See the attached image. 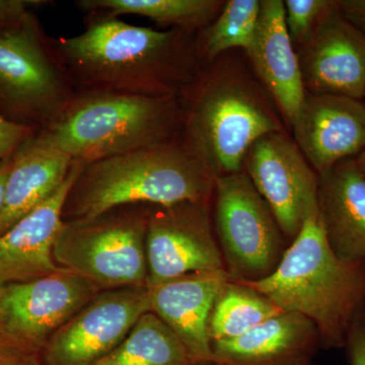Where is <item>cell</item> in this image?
<instances>
[{
  "mask_svg": "<svg viewBox=\"0 0 365 365\" xmlns=\"http://www.w3.org/2000/svg\"><path fill=\"white\" fill-rule=\"evenodd\" d=\"M213 365H225V364H213Z\"/></svg>",
  "mask_w": 365,
  "mask_h": 365,
  "instance_id": "obj_34",
  "label": "cell"
},
{
  "mask_svg": "<svg viewBox=\"0 0 365 365\" xmlns=\"http://www.w3.org/2000/svg\"><path fill=\"white\" fill-rule=\"evenodd\" d=\"M355 160H356L357 163H359L360 169H361L362 172L365 174V150L362 151Z\"/></svg>",
  "mask_w": 365,
  "mask_h": 365,
  "instance_id": "obj_32",
  "label": "cell"
},
{
  "mask_svg": "<svg viewBox=\"0 0 365 365\" xmlns=\"http://www.w3.org/2000/svg\"><path fill=\"white\" fill-rule=\"evenodd\" d=\"M362 102H364V105H365V91H364V98H362Z\"/></svg>",
  "mask_w": 365,
  "mask_h": 365,
  "instance_id": "obj_33",
  "label": "cell"
},
{
  "mask_svg": "<svg viewBox=\"0 0 365 365\" xmlns=\"http://www.w3.org/2000/svg\"><path fill=\"white\" fill-rule=\"evenodd\" d=\"M319 176V211L334 253L346 261H365V174L355 158Z\"/></svg>",
  "mask_w": 365,
  "mask_h": 365,
  "instance_id": "obj_20",
  "label": "cell"
},
{
  "mask_svg": "<svg viewBox=\"0 0 365 365\" xmlns=\"http://www.w3.org/2000/svg\"><path fill=\"white\" fill-rule=\"evenodd\" d=\"M11 155L0 160V215H1L2 208H4V192H6V185L7 176H9V168H11Z\"/></svg>",
  "mask_w": 365,
  "mask_h": 365,
  "instance_id": "obj_31",
  "label": "cell"
},
{
  "mask_svg": "<svg viewBox=\"0 0 365 365\" xmlns=\"http://www.w3.org/2000/svg\"><path fill=\"white\" fill-rule=\"evenodd\" d=\"M148 312L146 287L98 292L47 341L42 349L45 365L95 364L114 350Z\"/></svg>",
  "mask_w": 365,
  "mask_h": 365,
  "instance_id": "obj_11",
  "label": "cell"
},
{
  "mask_svg": "<svg viewBox=\"0 0 365 365\" xmlns=\"http://www.w3.org/2000/svg\"><path fill=\"white\" fill-rule=\"evenodd\" d=\"M319 348L314 324L287 312L235 339L212 343L216 364L225 365H309Z\"/></svg>",
  "mask_w": 365,
  "mask_h": 365,
  "instance_id": "obj_17",
  "label": "cell"
},
{
  "mask_svg": "<svg viewBox=\"0 0 365 365\" xmlns=\"http://www.w3.org/2000/svg\"><path fill=\"white\" fill-rule=\"evenodd\" d=\"M73 163L42 130L19 144L11 155L0 235L52 195L66 181Z\"/></svg>",
  "mask_w": 365,
  "mask_h": 365,
  "instance_id": "obj_18",
  "label": "cell"
},
{
  "mask_svg": "<svg viewBox=\"0 0 365 365\" xmlns=\"http://www.w3.org/2000/svg\"><path fill=\"white\" fill-rule=\"evenodd\" d=\"M182 124L180 98L88 91L76 93L61 115L40 130L73 162L88 165L173 140Z\"/></svg>",
  "mask_w": 365,
  "mask_h": 365,
  "instance_id": "obj_4",
  "label": "cell"
},
{
  "mask_svg": "<svg viewBox=\"0 0 365 365\" xmlns=\"http://www.w3.org/2000/svg\"><path fill=\"white\" fill-rule=\"evenodd\" d=\"M83 167L74 162L52 195L0 235V287L38 279L62 268L54 260L53 249L63 225L66 197Z\"/></svg>",
  "mask_w": 365,
  "mask_h": 365,
  "instance_id": "obj_15",
  "label": "cell"
},
{
  "mask_svg": "<svg viewBox=\"0 0 365 365\" xmlns=\"http://www.w3.org/2000/svg\"><path fill=\"white\" fill-rule=\"evenodd\" d=\"M68 269L0 287V324L42 351L47 341L100 292Z\"/></svg>",
  "mask_w": 365,
  "mask_h": 365,
  "instance_id": "obj_12",
  "label": "cell"
},
{
  "mask_svg": "<svg viewBox=\"0 0 365 365\" xmlns=\"http://www.w3.org/2000/svg\"><path fill=\"white\" fill-rule=\"evenodd\" d=\"M247 175L267 202L287 239L294 241L319 212V176L283 132L259 138L245 160Z\"/></svg>",
  "mask_w": 365,
  "mask_h": 365,
  "instance_id": "obj_10",
  "label": "cell"
},
{
  "mask_svg": "<svg viewBox=\"0 0 365 365\" xmlns=\"http://www.w3.org/2000/svg\"><path fill=\"white\" fill-rule=\"evenodd\" d=\"M79 9L88 13H106L118 16H145L160 26H172L193 33L206 29L222 9L216 0H81Z\"/></svg>",
  "mask_w": 365,
  "mask_h": 365,
  "instance_id": "obj_22",
  "label": "cell"
},
{
  "mask_svg": "<svg viewBox=\"0 0 365 365\" xmlns=\"http://www.w3.org/2000/svg\"><path fill=\"white\" fill-rule=\"evenodd\" d=\"M247 53L285 119L294 124L307 91L285 23L282 0L261 1L256 33Z\"/></svg>",
  "mask_w": 365,
  "mask_h": 365,
  "instance_id": "obj_19",
  "label": "cell"
},
{
  "mask_svg": "<svg viewBox=\"0 0 365 365\" xmlns=\"http://www.w3.org/2000/svg\"><path fill=\"white\" fill-rule=\"evenodd\" d=\"M37 131L38 129L11 123L0 116V160L11 155L19 144Z\"/></svg>",
  "mask_w": 365,
  "mask_h": 365,
  "instance_id": "obj_27",
  "label": "cell"
},
{
  "mask_svg": "<svg viewBox=\"0 0 365 365\" xmlns=\"http://www.w3.org/2000/svg\"><path fill=\"white\" fill-rule=\"evenodd\" d=\"M215 230L225 269L235 281L268 277L287 251V237L247 173L218 177Z\"/></svg>",
  "mask_w": 365,
  "mask_h": 365,
  "instance_id": "obj_8",
  "label": "cell"
},
{
  "mask_svg": "<svg viewBox=\"0 0 365 365\" xmlns=\"http://www.w3.org/2000/svg\"><path fill=\"white\" fill-rule=\"evenodd\" d=\"M146 258L148 288L188 274L225 269L209 202L150 206Z\"/></svg>",
  "mask_w": 365,
  "mask_h": 365,
  "instance_id": "obj_9",
  "label": "cell"
},
{
  "mask_svg": "<svg viewBox=\"0 0 365 365\" xmlns=\"http://www.w3.org/2000/svg\"><path fill=\"white\" fill-rule=\"evenodd\" d=\"M47 4L41 0H0V29L20 21L33 7Z\"/></svg>",
  "mask_w": 365,
  "mask_h": 365,
  "instance_id": "obj_29",
  "label": "cell"
},
{
  "mask_svg": "<svg viewBox=\"0 0 365 365\" xmlns=\"http://www.w3.org/2000/svg\"><path fill=\"white\" fill-rule=\"evenodd\" d=\"M330 0H287L283 1L285 23L294 44L299 46L307 37L319 16L332 4Z\"/></svg>",
  "mask_w": 365,
  "mask_h": 365,
  "instance_id": "obj_25",
  "label": "cell"
},
{
  "mask_svg": "<svg viewBox=\"0 0 365 365\" xmlns=\"http://www.w3.org/2000/svg\"><path fill=\"white\" fill-rule=\"evenodd\" d=\"M336 6L346 20L365 34V0H339Z\"/></svg>",
  "mask_w": 365,
  "mask_h": 365,
  "instance_id": "obj_30",
  "label": "cell"
},
{
  "mask_svg": "<svg viewBox=\"0 0 365 365\" xmlns=\"http://www.w3.org/2000/svg\"><path fill=\"white\" fill-rule=\"evenodd\" d=\"M191 34L130 25L106 13H88L86 30L50 38L74 93L112 91L180 98L196 83L198 49Z\"/></svg>",
  "mask_w": 365,
  "mask_h": 365,
  "instance_id": "obj_1",
  "label": "cell"
},
{
  "mask_svg": "<svg viewBox=\"0 0 365 365\" xmlns=\"http://www.w3.org/2000/svg\"><path fill=\"white\" fill-rule=\"evenodd\" d=\"M217 176L177 138L85 165L66 197L63 222L121 206L209 202Z\"/></svg>",
  "mask_w": 365,
  "mask_h": 365,
  "instance_id": "obj_3",
  "label": "cell"
},
{
  "mask_svg": "<svg viewBox=\"0 0 365 365\" xmlns=\"http://www.w3.org/2000/svg\"><path fill=\"white\" fill-rule=\"evenodd\" d=\"M91 365L198 364L176 334L148 312L114 350Z\"/></svg>",
  "mask_w": 365,
  "mask_h": 365,
  "instance_id": "obj_21",
  "label": "cell"
},
{
  "mask_svg": "<svg viewBox=\"0 0 365 365\" xmlns=\"http://www.w3.org/2000/svg\"><path fill=\"white\" fill-rule=\"evenodd\" d=\"M74 95L33 9L0 29V116L40 130L61 115Z\"/></svg>",
  "mask_w": 365,
  "mask_h": 365,
  "instance_id": "obj_6",
  "label": "cell"
},
{
  "mask_svg": "<svg viewBox=\"0 0 365 365\" xmlns=\"http://www.w3.org/2000/svg\"><path fill=\"white\" fill-rule=\"evenodd\" d=\"M261 1L230 0L223 4L220 16L205 29L201 43L197 45L198 55L208 60L232 48L248 51L253 43Z\"/></svg>",
  "mask_w": 365,
  "mask_h": 365,
  "instance_id": "obj_24",
  "label": "cell"
},
{
  "mask_svg": "<svg viewBox=\"0 0 365 365\" xmlns=\"http://www.w3.org/2000/svg\"><path fill=\"white\" fill-rule=\"evenodd\" d=\"M148 215L144 205L121 206L91 220L63 222L54 260L101 292L148 288Z\"/></svg>",
  "mask_w": 365,
  "mask_h": 365,
  "instance_id": "obj_7",
  "label": "cell"
},
{
  "mask_svg": "<svg viewBox=\"0 0 365 365\" xmlns=\"http://www.w3.org/2000/svg\"><path fill=\"white\" fill-rule=\"evenodd\" d=\"M292 127L318 175L365 150V105L356 98L307 91Z\"/></svg>",
  "mask_w": 365,
  "mask_h": 365,
  "instance_id": "obj_14",
  "label": "cell"
},
{
  "mask_svg": "<svg viewBox=\"0 0 365 365\" xmlns=\"http://www.w3.org/2000/svg\"><path fill=\"white\" fill-rule=\"evenodd\" d=\"M309 365H314V364H313V362H312V364H309Z\"/></svg>",
  "mask_w": 365,
  "mask_h": 365,
  "instance_id": "obj_35",
  "label": "cell"
},
{
  "mask_svg": "<svg viewBox=\"0 0 365 365\" xmlns=\"http://www.w3.org/2000/svg\"><path fill=\"white\" fill-rule=\"evenodd\" d=\"M232 280L222 270L188 274L148 288L150 312L157 314L198 365L216 364L209 321L223 287Z\"/></svg>",
  "mask_w": 365,
  "mask_h": 365,
  "instance_id": "obj_16",
  "label": "cell"
},
{
  "mask_svg": "<svg viewBox=\"0 0 365 365\" xmlns=\"http://www.w3.org/2000/svg\"><path fill=\"white\" fill-rule=\"evenodd\" d=\"M240 282L281 311L311 321L326 349L345 348L352 324L365 311V261H346L334 253L319 211L307 218L271 275Z\"/></svg>",
  "mask_w": 365,
  "mask_h": 365,
  "instance_id": "obj_2",
  "label": "cell"
},
{
  "mask_svg": "<svg viewBox=\"0 0 365 365\" xmlns=\"http://www.w3.org/2000/svg\"><path fill=\"white\" fill-rule=\"evenodd\" d=\"M297 53L307 93L362 101L365 91V34L351 25L336 1L319 16Z\"/></svg>",
  "mask_w": 365,
  "mask_h": 365,
  "instance_id": "obj_13",
  "label": "cell"
},
{
  "mask_svg": "<svg viewBox=\"0 0 365 365\" xmlns=\"http://www.w3.org/2000/svg\"><path fill=\"white\" fill-rule=\"evenodd\" d=\"M280 313L279 307L263 294L240 281L230 280L218 294L211 313V343L240 337Z\"/></svg>",
  "mask_w": 365,
  "mask_h": 365,
  "instance_id": "obj_23",
  "label": "cell"
},
{
  "mask_svg": "<svg viewBox=\"0 0 365 365\" xmlns=\"http://www.w3.org/2000/svg\"><path fill=\"white\" fill-rule=\"evenodd\" d=\"M198 86L184 108L185 140L217 178L241 173L259 138L282 132L279 121L242 79L215 76Z\"/></svg>",
  "mask_w": 365,
  "mask_h": 365,
  "instance_id": "obj_5",
  "label": "cell"
},
{
  "mask_svg": "<svg viewBox=\"0 0 365 365\" xmlns=\"http://www.w3.org/2000/svg\"><path fill=\"white\" fill-rule=\"evenodd\" d=\"M345 348L350 365H365V311L352 324Z\"/></svg>",
  "mask_w": 365,
  "mask_h": 365,
  "instance_id": "obj_28",
  "label": "cell"
},
{
  "mask_svg": "<svg viewBox=\"0 0 365 365\" xmlns=\"http://www.w3.org/2000/svg\"><path fill=\"white\" fill-rule=\"evenodd\" d=\"M0 365H45L42 351L0 324Z\"/></svg>",
  "mask_w": 365,
  "mask_h": 365,
  "instance_id": "obj_26",
  "label": "cell"
}]
</instances>
